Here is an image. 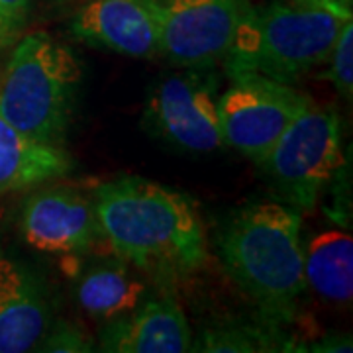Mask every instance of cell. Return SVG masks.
<instances>
[{
  "instance_id": "12",
  "label": "cell",
  "mask_w": 353,
  "mask_h": 353,
  "mask_svg": "<svg viewBox=\"0 0 353 353\" xmlns=\"http://www.w3.org/2000/svg\"><path fill=\"white\" fill-rule=\"evenodd\" d=\"M50 330V312L36 279L0 255V353L38 350Z\"/></svg>"
},
{
  "instance_id": "13",
  "label": "cell",
  "mask_w": 353,
  "mask_h": 353,
  "mask_svg": "<svg viewBox=\"0 0 353 353\" xmlns=\"http://www.w3.org/2000/svg\"><path fill=\"white\" fill-rule=\"evenodd\" d=\"M69 171L71 157L63 148L38 143L0 116V192L36 187Z\"/></svg>"
},
{
  "instance_id": "20",
  "label": "cell",
  "mask_w": 353,
  "mask_h": 353,
  "mask_svg": "<svg viewBox=\"0 0 353 353\" xmlns=\"http://www.w3.org/2000/svg\"><path fill=\"white\" fill-rule=\"evenodd\" d=\"M316 2H338V4H350V0H316Z\"/></svg>"
},
{
  "instance_id": "8",
  "label": "cell",
  "mask_w": 353,
  "mask_h": 353,
  "mask_svg": "<svg viewBox=\"0 0 353 353\" xmlns=\"http://www.w3.org/2000/svg\"><path fill=\"white\" fill-rule=\"evenodd\" d=\"M250 0H157L159 50L176 67L224 61Z\"/></svg>"
},
{
  "instance_id": "4",
  "label": "cell",
  "mask_w": 353,
  "mask_h": 353,
  "mask_svg": "<svg viewBox=\"0 0 353 353\" xmlns=\"http://www.w3.org/2000/svg\"><path fill=\"white\" fill-rule=\"evenodd\" d=\"M81 79L69 48L46 32L24 36L0 75V116L34 141L63 148Z\"/></svg>"
},
{
  "instance_id": "1",
  "label": "cell",
  "mask_w": 353,
  "mask_h": 353,
  "mask_svg": "<svg viewBox=\"0 0 353 353\" xmlns=\"http://www.w3.org/2000/svg\"><path fill=\"white\" fill-rule=\"evenodd\" d=\"M94 208L104 240L126 263L153 277L192 275L206 261L196 202L141 176L101 185Z\"/></svg>"
},
{
  "instance_id": "10",
  "label": "cell",
  "mask_w": 353,
  "mask_h": 353,
  "mask_svg": "<svg viewBox=\"0 0 353 353\" xmlns=\"http://www.w3.org/2000/svg\"><path fill=\"white\" fill-rule=\"evenodd\" d=\"M71 34L114 53L153 57L161 53L157 0H87L71 20Z\"/></svg>"
},
{
  "instance_id": "16",
  "label": "cell",
  "mask_w": 353,
  "mask_h": 353,
  "mask_svg": "<svg viewBox=\"0 0 353 353\" xmlns=\"http://www.w3.org/2000/svg\"><path fill=\"white\" fill-rule=\"evenodd\" d=\"M273 341L261 330L243 328V326H220L206 330L196 343L190 345V352L212 353H250L273 352Z\"/></svg>"
},
{
  "instance_id": "2",
  "label": "cell",
  "mask_w": 353,
  "mask_h": 353,
  "mask_svg": "<svg viewBox=\"0 0 353 353\" xmlns=\"http://www.w3.org/2000/svg\"><path fill=\"white\" fill-rule=\"evenodd\" d=\"M352 22L350 4L275 0L245 12L226 55L228 75L252 73L292 85L328 65L334 43Z\"/></svg>"
},
{
  "instance_id": "6",
  "label": "cell",
  "mask_w": 353,
  "mask_h": 353,
  "mask_svg": "<svg viewBox=\"0 0 353 353\" xmlns=\"http://www.w3.org/2000/svg\"><path fill=\"white\" fill-rule=\"evenodd\" d=\"M218 97V120L224 145L261 163L290 122L310 102L292 85L252 73L232 75Z\"/></svg>"
},
{
  "instance_id": "5",
  "label": "cell",
  "mask_w": 353,
  "mask_h": 353,
  "mask_svg": "<svg viewBox=\"0 0 353 353\" xmlns=\"http://www.w3.org/2000/svg\"><path fill=\"white\" fill-rule=\"evenodd\" d=\"M341 163L340 116L310 101L259 165L281 202L312 210Z\"/></svg>"
},
{
  "instance_id": "11",
  "label": "cell",
  "mask_w": 353,
  "mask_h": 353,
  "mask_svg": "<svg viewBox=\"0 0 353 353\" xmlns=\"http://www.w3.org/2000/svg\"><path fill=\"white\" fill-rule=\"evenodd\" d=\"M102 350L116 353H185L192 336L187 316L173 299L150 301L112 320L102 334Z\"/></svg>"
},
{
  "instance_id": "18",
  "label": "cell",
  "mask_w": 353,
  "mask_h": 353,
  "mask_svg": "<svg viewBox=\"0 0 353 353\" xmlns=\"http://www.w3.org/2000/svg\"><path fill=\"white\" fill-rule=\"evenodd\" d=\"M41 352L53 353H85L92 352V340L81 328L69 322L57 324L53 330H48L43 336Z\"/></svg>"
},
{
  "instance_id": "17",
  "label": "cell",
  "mask_w": 353,
  "mask_h": 353,
  "mask_svg": "<svg viewBox=\"0 0 353 353\" xmlns=\"http://www.w3.org/2000/svg\"><path fill=\"white\" fill-rule=\"evenodd\" d=\"M330 79L341 97L352 99L353 92V22H347L334 43L328 59Z\"/></svg>"
},
{
  "instance_id": "7",
  "label": "cell",
  "mask_w": 353,
  "mask_h": 353,
  "mask_svg": "<svg viewBox=\"0 0 353 353\" xmlns=\"http://www.w3.org/2000/svg\"><path fill=\"white\" fill-rule=\"evenodd\" d=\"M143 128L185 152L206 153L224 145L214 77L204 69L173 73L153 88Z\"/></svg>"
},
{
  "instance_id": "14",
  "label": "cell",
  "mask_w": 353,
  "mask_h": 353,
  "mask_svg": "<svg viewBox=\"0 0 353 353\" xmlns=\"http://www.w3.org/2000/svg\"><path fill=\"white\" fill-rule=\"evenodd\" d=\"M304 283L332 304L352 303L353 238L345 230L316 234L304 248Z\"/></svg>"
},
{
  "instance_id": "9",
  "label": "cell",
  "mask_w": 353,
  "mask_h": 353,
  "mask_svg": "<svg viewBox=\"0 0 353 353\" xmlns=\"http://www.w3.org/2000/svg\"><path fill=\"white\" fill-rule=\"evenodd\" d=\"M22 236L38 252L67 255L102 238L94 201L73 189L34 192L22 210Z\"/></svg>"
},
{
  "instance_id": "15",
  "label": "cell",
  "mask_w": 353,
  "mask_h": 353,
  "mask_svg": "<svg viewBox=\"0 0 353 353\" xmlns=\"http://www.w3.org/2000/svg\"><path fill=\"white\" fill-rule=\"evenodd\" d=\"M145 294V283L126 265H99L81 279L77 299L94 320H116L136 310Z\"/></svg>"
},
{
  "instance_id": "19",
  "label": "cell",
  "mask_w": 353,
  "mask_h": 353,
  "mask_svg": "<svg viewBox=\"0 0 353 353\" xmlns=\"http://www.w3.org/2000/svg\"><path fill=\"white\" fill-rule=\"evenodd\" d=\"M30 4L32 0H0V48L18 39L28 20Z\"/></svg>"
},
{
  "instance_id": "3",
  "label": "cell",
  "mask_w": 353,
  "mask_h": 353,
  "mask_svg": "<svg viewBox=\"0 0 353 353\" xmlns=\"http://www.w3.org/2000/svg\"><path fill=\"white\" fill-rule=\"evenodd\" d=\"M301 210L281 201L241 208L220 236L230 277L269 316L289 320L306 289Z\"/></svg>"
}]
</instances>
